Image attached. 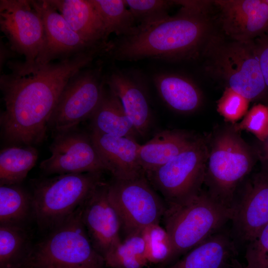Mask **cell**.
I'll use <instances>...</instances> for the list:
<instances>
[{"label":"cell","instance_id":"obj_1","mask_svg":"<svg viewBox=\"0 0 268 268\" xmlns=\"http://www.w3.org/2000/svg\"><path fill=\"white\" fill-rule=\"evenodd\" d=\"M101 54V50L94 49L47 64L8 61L6 65L10 71L0 76L5 106L0 125L5 141L16 145L42 143L64 87L76 72L90 66Z\"/></svg>","mask_w":268,"mask_h":268},{"label":"cell","instance_id":"obj_2","mask_svg":"<svg viewBox=\"0 0 268 268\" xmlns=\"http://www.w3.org/2000/svg\"><path fill=\"white\" fill-rule=\"evenodd\" d=\"M178 13L135 35L109 41L103 56L120 61H167L196 58L211 34L207 6L198 0H179Z\"/></svg>","mask_w":268,"mask_h":268},{"label":"cell","instance_id":"obj_3","mask_svg":"<svg viewBox=\"0 0 268 268\" xmlns=\"http://www.w3.org/2000/svg\"><path fill=\"white\" fill-rule=\"evenodd\" d=\"M207 139L208 153L204 184L213 199L232 208L239 186L257 156L232 125L215 129Z\"/></svg>","mask_w":268,"mask_h":268},{"label":"cell","instance_id":"obj_4","mask_svg":"<svg viewBox=\"0 0 268 268\" xmlns=\"http://www.w3.org/2000/svg\"><path fill=\"white\" fill-rule=\"evenodd\" d=\"M202 53L206 70L226 87L250 101L261 98L268 88L265 83L254 41L225 40L212 35Z\"/></svg>","mask_w":268,"mask_h":268},{"label":"cell","instance_id":"obj_5","mask_svg":"<svg viewBox=\"0 0 268 268\" xmlns=\"http://www.w3.org/2000/svg\"><path fill=\"white\" fill-rule=\"evenodd\" d=\"M83 203L33 246L22 268H104L82 220Z\"/></svg>","mask_w":268,"mask_h":268},{"label":"cell","instance_id":"obj_6","mask_svg":"<svg viewBox=\"0 0 268 268\" xmlns=\"http://www.w3.org/2000/svg\"><path fill=\"white\" fill-rule=\"evenodd\" d=\"M233 215L228 207L203 190L182 204L168 206L164 214L172 259L187 253L219 231Z\"/></svg>","mask_w":268,"mask_h":268},{"label":"cell","instance_id":"obj_7","mask_svg":"<svg viewBox=\"0 0 268 268\" xmlns=\"http://www.w3.org/2000/svg\"><path fill=\"white\" fill-rule=\"evenodd\" d=\"M102 173L64 174L35 183L32 216L38 226L50 231L66 220L103 181Z\"/></svg>","mask_w":268,"mask_h":268},{"label":"cell","instance_id":"obj_8","mask_svg":"<svg viewBox=\"0 0 268 268\" xmlns=\"http://www.w3.org/2000/svg\"><path fill=\"white\" fill-rule=\"evenodd\" d=\"M208 153L206 138L197 136L169 162L145 174L168 206L182 204L202 190Z\"/></svg>","mask_w":268,"mask_h":268},{"label":"cell","instance_id":"obj_9","mask_svg":"<svg viewBox=\"0 0 268 268\" xmlns=\"http://www.w3.org/2000/svg\"><path fill=\"white\" fill-rule=\"evenodd\" d=\"M90 66L76 72L64 87L50 117L48 130L56 134L65 132L77 127L92 115L105 82L102 64Z\"/></svg>","mask_w":268,"mask_h":268},{"label":"cell","instance_id":"obj_10","mask_svg":"<svg viewBox=\"0 0 268 268\" xmlns=\"http://www.w3.org/2000/svg\"><path fill=\"white\" fill-rule=\"evenodd\" d=\"M109 184V195L121 219L127 236L140 233L159 222L166 208L145 173Z\"/></svg>","mask_w":268,"mask_h":268},{"label":"cell","instance_id":"obj_11","mask_svg":"<svg viewBox=\"0 0 268 268\" xmlns=\"http://www.w3.org/2000/svg\"><path fill=\"white\" fill-rule=\"evenodd\" d=\"M0 29L11 50L34 63L42 47L44 27L39 12L30 0H0Z\"/></svg>","mask_w":268,"mask_h":268},{"label":"cell","instance_id":"obj_12","mask_svg":"<svg viewBox=\"0 0 268 268\" xmlns=\"http://www.w3.org/2000/svg\"><path fill=\"white\" fill-rule=\"evenodd\" d=\"M49 149L51 156L40 164V168L46 174L107 171L90 134L77 127L56 134Z\"/></svg>","mask_w":268,"mask_h":268},{"label":"cell","instance_id":"obj_13","mask_svg":"<svg viewBox=\"0 0 268 268\" xmlns=\"http://www.w3.org/2000/svg\"><path fill=\"white\" fill-rule=\"evenodd\" d=\"M30 0L40 14L44 27V42L36 63L47 64L56 60H65L89 50H105L107 47L95 46L84 41L48 0Z\"/></svg>","mask_w":268,"mask_h":268},{"label":"cell","instance_id":"obj_14","mask_svg":"<svg viewBox=\"0 0 268 268\" xmlns=\"http://www.w3.org/2000/svg\"><path fill=\"white\" fill-rule=\"evenodd\" d=\"M82 220L95 250L103 257L121 241L122 223L109 195V184L104 181L83 204Z\"/></svg>","mask_w":268,"mask_h":268},{"label":"cell","instance_id":"obj_15","mask_svg":"<svg viewBox=\"0 0 268 268\" xmlns=\"http://www.w3.org/2000/svg\"><path fill=\"white\" fill-rule=\"evenodd\" d=\"M232 208L235 237L248 244L268 223V176L261 172L254 176Z\"/></svg>","mask_w":268,"mask_h":268},{"label":"cell","instance_id":"obj_16","mask_svg":"<svg viewBox=\"0 0 268 268\" xmlns=\"http://www.w3.org/2000/svg\"><path fill=\"white\" fill-rule=\"evenodd\" d=\"M105 82L120 100L137 133L144 136L151 121V111L144 75L136 69L113 68Z\"/></svg>","mask_w":268,"mask_h":268},{"label":"cell","instance_id":"obj_17","mask_svg":"<svg viewBox=\"0 0 268 268\" xmlns=\"http://www.w3.org/2000/svg\"><path fill=\"white\" fill-rule=\"evenodd\" d=\"M224 34L238 41H253L268 28L266 0H214Z\"/></svg>","mask_w":268,"mask_h":268},{"label":"cell","instance_id":"obj_18","mask_svg":"<svg viewBox=\"0 0 268 268\" xmlns=\"http://www.w3.org/2000/svg\"><path fill=\"white\" fill-rule=\"evenodd\" d=\"M90 135L107 171L114 178L128 179L144 173L138 161L141 145L135 139L93 131Z\"/></svg>","mask_w":268,"mask_h":268},{"label":"cell","instance_id":"obj_19","mask_svg":"<svg viewBox=\"0 0 268 268\" xmlns=\"http://www.w3.org/2000/svg\"><path fill=\"white\" fill-rule=\"evenodd\" d=\"M82 39L97 46L107 47L108 36L90 0H48Z\"/></svg>","mask_w":268,"mask_h":268},{"label":"cell","instance_id":"obj_20","mask_svg":"<svg viewBox=\"0 0 268 268\" xmlns=\"http://www.w3.org/2000/svg\"><path fill=\"white\" fill-rule=\"evenodd\" d=\"M153 82L158 94L170 109L181 114L197 111L202 103V94L191 79L174 73L158 72Z\"/></svg>","mask_w":268,"mask_h":268},{"label":"cell","instance_id":"obj_21","mask_svg":"<svg viewBox=\"0 0 268 268\" xmlns=\"http://www.w3.org/2000/svg\"><path fill=\"white\" fill-rule=\"evenodd\" d=\"M197 136L180 130L161 131L141 145L138 161L145 174L166 164L183 151Z\"/></svg>","mask_w":268,"mask_h":268},{"label":"cell","instance_id":"obj_22","mask_svg":"<svg viewBox=\"0 0 268 268\" xmlns=\"http://www.w3.org/2000/svg\"><path fill=\"white\" fill-rule=\"evenodd\" d=\"M235 251L230 235L219 231L188 252L169 268H226Z\"/></svg>","mask_w":268,"mask_h":268},{"label":"cell","instance_id":"obj_23","mask_svg":"<svg viewBox=\"0 0 268 268\" xmlns=\"http://www.w3.org/2000/svg\"><path fill=\"white\" fill-rule=\"evenodd\" d=\"M90 119L93 132L134 139L138 135L120 100L106 83L100 102Z\"/></svg>","mask_w":268,"mask_h":268},{"label":"cell","instance_id":"obj_24","mask_svg":"<svg viewBox=\"0 0 268 268\" xmlns=\"http://www.w3.org/2000/svg\"><path fill=\"white\" fill-rule=\"evenodd\" d=\"M37 150L32 145L5 147L0 152V185H20L35 166Z\"/></svg>","mask_w":268,"mask_h":268},{"label":"cell","instance_id":"obj_25","mask_svg":"<svg viewBox=\"0 0 268 268\" xmlns=\"http://www.w3.org/2000/svg\"><path fill=\"white\" fill-rule=\"evenodd\" d=\"M33 246L23 226L0 225V268H22Z\"/></svg>","mask_w":268,"mask_h":268},{"label":"cell","instance_id":"obj_26","mask_svg":"<svg viewBox=\"0 0 268 268\" xmlns=\"http://www.w3.org/2000/svg\"><path fill=\"white\" fill-rule=\"evenodd\" d=\"M98 14L109 37L115 33L118 38L137 33L139 29L124 0H90Z\"/></svg>","mask_w":268,"mask_h":268},{"label":"cell","instance_id":"obj_27","mask_svg":"<svg viewBox=\"0 0 268 268\" xmlns=\"http://www.w3.org/2000/svg\"><path fill=\"white\" fill-rule=\"evenodd\" d=\"M30 215L32 195L20 185H0V225L23 226Z\"/></svg>","mask_w":268,"mask_h":268},{"label":"cell","instance_id":"obj_28","mask_svg":"<svg viewBox=\"0 0 268 268\" xmlns=\"http://www.w3.org/2000/svg\"><path fill=\"white\" fill-rule=\"evenodd\" d=\"M110 268H143L148 263L145 241L140 233L127 236L103 257Z\"/></svg>","mask_w":268,"mask_h":268},{"label":"cell","instance_id":"obj_29","mask_svg":"<svg viewBox=\"0 0 268 268\" xmlns=\"http://www.w3.org/2000/svg\"><path fill=\"white\" fill-rule=\"evenodd\" d=\"M139 30L158 24L170 16L169 10L173 0H124Z\"/></svg>","mask_w":268,"mask_h":268},{"label":"cell","instance_id":"obj_30","mask_svg":"<svg viewBox=\"0 0 268 268\" xmlns=\"http://www.w3.org/2000/svg\"><path fill=\"white\" fill-rule=\"evenodd\" d=\"M146 246L148 263L158 264L172 259V249L169 235L159 224H152L140 232Z\"/></svg>","mask_w":268,"mask_h":268},{"label":"cell","instance_id":"obj_31","mask_svg":"<svg viewBox=\"0 0 268 268\" xmlns=\"http://www.w3.org/2000/svg\"><path fill=\"white\" fill-rule=\"evenodd\" d=\"M232 125L236 131L249 132L262 142L268 136V107L262 104L255 105L240 123Z\"/></svg>","mask_w":268,"mask_h":268},{"label":"cell","instance_id":"obj_32","mask_svg":"<svg viewBox=\"0 0 268 268\" xmlns=\"http://www.w3.org/2000/svg\"><path fill=\"white\" fill-rule=\"evenodd\" d=\"M250 102L232 89L225 87L217 101V110L226 122L234 124L247 113Z\"/></svg>","mask_w":268,"mask_h":268},{"label":"cell","instance_id":"obj_33","mask_svg":"<svg viewBox=\"0 0 268 268\" xmlns=\"http://www.w3.org/2000/svg\"><path fill=\"white\" fill-rule=\"evenodd\" d=\"M245 259L246 268H268V223L247 244Z\"/></svg>","mask_w":268,"mask_h":268},{"label":"cell","instance_id":"obj_34","mask_svg":"<svg viewBox=\"0 0 268 268\" xmlns=\"http://www.w3.org/2000/svg\"><path fill=\"white\" fill-rule=\"evenodd\" d=\"M255 43L261 71L268 88V37L259 39Z\"/></svg>","mask_w":268,"mask_h":268},{"label":"cell","instance_id":"obj_35","mask_svg":"<svg viewBox=\"0 0 268 268\" xmlns=\"http://www.w3.org/2000/svg\"><path fill=\"white\" fill-rule=\"evenodd\" d=\"M261 142V146L256 150L257 156L262 163V169L260 172L268 176V136Z\"/></svg>","mask_w":268,"mask_h":268},{"label":"cell","instance_id":"obj_36","mask_svg":"<svg viewBox=\"0 0 268 268\" xmlns=\"http://www.w3.org/2000/svg\"><path fill=\"white\" fill-rule=\"evenodd\" d=\"M17 54L13 51L10 46L7 45L0 39V67L1 71L5 64L9 61V59L14 57Z\"/></svg>","mask_w":268,"mask_h":268},{"label":"cell","instance_id":"obj_37","mask_svg":"<svg viewBox=\"0 0 268 268\" xmlns=\"http://www.w3.org/2000/svg\"><path fill=\"white\" fill-rule=\"evenodd\" d=\"M267 2H268V0H267Z\"/></svg>","mask_w":268,"mask_h":268}]
</instances>
